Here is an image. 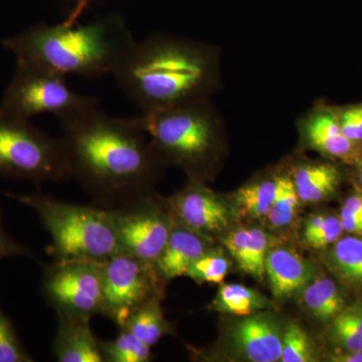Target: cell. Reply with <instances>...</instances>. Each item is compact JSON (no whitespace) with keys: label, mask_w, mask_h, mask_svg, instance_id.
I'll use <instances>...</instances> for the list:
<instances>
[{"label":"cell","mask_w":362,"mask_h":362,"mask_svg":"<svg viewBox=\"0 0 362 362\" xmlns=\"http://www.w3.org/2000/svg\"><path fill=\"white\" fill-rule=\"evenodd\" d=\"M58 120L71 178L95 204L115 209L152 192L166 164L134 119L95 105Z\"/></svg>","instance_id":"obj_1"},{"label":"cell","mask_w":362,"mask_h":362,"mask_svg":"<svg viewBox=\"0 0 362 362\" xmlns=\"http://www.w3.org/2000/svg\"><path fill=\"white\" fill-rule=\"evenodd\" d=\"M112 76L142 113L211 100L223 87L221 49L187 37L152 33L135 40Z\"/></svg>","instance_id":"obj_2"},{"label":"cell","mask_w":362,"mask_h":362,"mask_svg":"<svg viewBox=\"0 0 362 362\" xmlns=\"http://www.w3.org/2000/svg\"><path fill=\"white\" fill-rule=\"evenodd\" d=\"M134 42L123 18L111 14L86 25L39 23L6 37L2 45L16 61L90 78L113 75Z\"/></svg>","instance_id":"obj_3"},{"label":"cell","mask_w":362,"mask_h":362,"mask_svg":"<svg viewBox=\"0 0 362 362\" xmlns=\"http://www.w3.org/2000/svg\"><path fill=\"white\" fill-rule=\"evenodd\" d=\"M134 121L162 160L185 169L190 180L211 173L223 145V122L211 100L147 112Z\"/></svg>","instance_id":"obj_4"},{"label":"cell","mask_w":362,"mask_h":362,"mask_svg":"<svg viewBox=\"0 0 362 362\" xmlns=\"http://www.w3.org/2000/svg\"><path fill=\"white\" fill-rule=\"evenodd\" d=\"M4 194L37 214L51 237L49 252L54 259L103 263L121 252L110 209L59 201L40 192Z\"/></svg>","instance_id":"obj_5"},{"label":"cell","mask_w":362,"mask_h":362,"mask_svg":"<svg viewBox=\"0 0 362 362\" xmlns=\"http://www.w3.org/2000/svg\"><path fill=\"white\" fill-rule=\"evenodd\" d=\"M0 177L35 183L71 180L61 138L0 111Z\"/></svg>","instance_id":"obj_6"},{"label":"cell","mask_w":362,"mask_h":362,"mask_svg":"<svg viewBox=\"0 0 362 362\" xmlns=\"http://www.w3.org/2000/svg\"><path fill=\"white\" fill-rule=\"evenodd\" d=\"M66 78L42 66L16 61L13 78L0 102V111L25 120L44 113L61 119L98 105L96 98L74 92Z\"/></svg>","instance_id":"obj_7"},{"label":"cell","mask_w":362,"mask_h":362,"mask_svg":"<svg viewBox=\"0 0 362 362\" xmlns=\"http://www.w3.org/2000/svg\"><path fill=\"white\" fill-rule=\"evenodd\" d=\"M40 292L56 314L86 320L103 316L101 263L54 259L45 267Z\"/></svg>","instance_id":"obj_8"},{"label":"cell","mask_w":362,"mask_h":362,"mask_svg":"<svg viewBox=\"0 0 362 362\" xmlns=\"http://www.w3.org/2000/svg\"><path fill=\"white\" fill-rule=\"evenodd\" d=\"M103 316L119 328L128 317L152 300H159L162 280L153 263L118 252L101 263Z\"/></svg>","instance_id":"obj_9"},{"label":"cell","mask_w":362,"mask_h":362,"mask_svg":"<svg viewBox=\"0 0 362 362\" xmlns=\"http://www.w3.org/2000/svg\"><path fill=\"white\" fill-rule=\"evenodd\" d=\"M110 209L121 252L156 263L176 223L170 207L164 209L150 192Z\"/></svg>","instance_id":"obj_10"},{"label":"cell","mask_w":362,"mask_h":362,"mask_svg":"<svg viewBox=\"0 0 362 362\" xmlns=\"http://www.w3.org/2000/svg\"><path fill=\"white\" fill-rule=\"evenodd\" d=\"M296 124L304 149L313 150L330 160L350 166L362 153V146L343 134L337 105L319 100L300 116Z\"/></svg>","instance_id":"obj_11"},{"label":"cell","mask_w":362,"mask_h":362,"mask_svg":"<svg viewBox=\"0 0 362 362\" xmlns=\"http://www.w3.org/2000/svg\"><path fill=\"white\" fill-rule=\"evenodd\" d=\"M168 204L177 223L204 235L221 232L230 223L225 202L201 181L190 180Z\"/></svg>","instance_id":"obj_12"},{"label":"cell","mask_w":362,"mask_h":362,"mask_svg":"<svg viewBox=\"0 0 362 362\" xmlns=\"http://www.w3.org/2000/svg\"><path fill=\"white\" fill-rule=\"evenodd\" d=\"M282 337L278 324L266 314L245 316L232 332L235 349L252 362L280 361Z\"/></svg>","instance_id":"obj_13"},{"label":"cell","mask_w":362,"mask_h":362,"mask_svg":"<svg viewBox=\"0 0 362 362\" xmlns=\"http://www.w3.org/2000/svg\"><path fill=\"white\" fill-rule=\"evenodd\" d=\"M52 352L59 362H104L100 341L90 320L57 314Z\"/></svg>","instance_id":"obj_14"},{"label":"cell","mask_w":362,"mask_h":362,"mask_svg":"<svg viewBox=\"0 0 362 362\" xmlns=\"http://www.w3.org/2000/svg\"><path fill=\"white\" fill-rule=\"evenodd\" d=\"M207 250L209 243L206 235L176 221L154 266L164 282L173 280L185 276L188 268Z\"/></svg>","instance_id":"obj_15"},{"label":"cell","mask_w":362,"mask_h":362,"mask_svg":"<svg viewBox=\"0 0 362 362\" xmlns=\"http://www.w3.org/2000/svg\"><path fill=\"white\" fill-rule=\"evenodd\" d=\"M266 275L272 293L279 299L302 291L313 280L314 270L308 262L291 250H270L265 262Z\"/></svg>","instance_id":"obj_16"},{"label":"cell","mask_w":362,"mask_h":362,"mask_svg":"<svg viewBox=\"0 0 362 362\" xmlns=\"http://www.w3.org/2000/svg\"><path fill=\"white\" fill-rule=\"evenodd\" d=\"M333 160L295 162L288 169L300 202L314 204L337 192L342 180L341 169Z\"/></svg>","instance_id":"obj_17"},{"label":"cell","mask_w":362,"mask_h":362,"mask_svg":"<svg viewBox=\"0 0 362 362\" xmlns=\"http://www.w3.org/2000/svg\"><path fill=\"white\" fill-rule=\"evenodd\" d=\"M223 245L243 271L263 280L269 252V237L264 230L256 228L233 230L223 239Z\"/></svg>","instance_id":"obj_18"},{"label":"cell","mask_w":362,"mask_h":362,"mask_svg":"<svg viewBox=\"0 0 362 362\" xmlns=\"http://www.w3.org/2000/svg\"><path fill=\"white\" fill-rule=\"evenodd\" d=\"M302 302L312 316L322 322L332 320L344 309V297L329 277L313 279L302 290Z\"/></svg>","instance_id":"obj_19"},{"label":"cell","mask_w":362,"mask_h":362,"mask_svg":"<svg viewBox=\"0 0 362 362\" xmlns=\"http://www.w3.org/2000/svg\"><path fill=\"white\" fill-rule=\"evenodd\" d=\"M270 305L271 302L266 297L246 286L221 284L211 308L221 313L245 317L258 313Z\"/></svg>","instance_id":"obj_20"},{"label":"cell","mask_w":362,"mask_h":362,"mask_svg":"<svg viewBox=\"0 0 362 362\" xmlns=\"http://www.w3.org/2000/svg\"><path fill=\"white\" fill-rule=\"evenodd\" d=\"M159 302V300H152L143 305L128 317L121 328L129 330L149 346L156 345L170 331V326L164 318Z\"/></svg>","instance_id":"obj_21"},{"label":"cell","mask_w":362,"mask_h":362,"mask_svg":"<svg viewBox=\"0 0 362 362\" xmlns=\"http://www.w3.org/2000/svg\"><path fill=\"white\" fill-rule=\"evenodd\" d=\"M330 263L338 276L350 285H362V239L342 238L331 250Z\"/></svg>","instance_id":"obj_22"},{"label":"cell","mask_w":362,"mask_h":362,"mask_svg":"<svg viewBox=\"0 0 362 362\" xmlns=\"http://www.w3.org/2000/svg\"><path fill=\"white\" fill-rule=\"evenodd\" d=\"M276 173L247 183L233 195L235 204L247 216L254 218L268 216L276 194Z\"/></svg>","instance_id":"obj_23"},{"label":"cell","mask_w":362,"mask_h":362,"mask_svg":"<svg viewBox=\"0 0 362 362\" xmlns=\"http://www.w3.org/2000/svg\"><path fill=\"white\" fill-rule=\"evenodd\" d=\"M331 321L329 338L340 351L362 349V301L343 309Z\"/></svg>","instance_id":"obj_24"},{"label":"cell","mask_w":362,"mask_h":362,"mask_svg":"<svg viewBox=\"0 0 362 362\" xmlns=\"http://www.w3.org/2000/svg\"><path fill=\"white\" fill-rule=\"evenodd\" d=\"M300 199L288 169L276 173V194L269 213V223L272 228H281L289 226L296 216Z\"/></svg>","instance_id":"obj_25"},{"label":"cell","mask_w":362,"mask_h":362,"mask_svg":"<svg viewBox=\"0 0 362 362\" xmlns=\"http://www.w3.org/2000/svg\"><path fill=\"white\" fill-rule=\"evenodd\" d=\"M104 362H148L151 346L141 341L132 332L120 328L114 339L100 341Z\"/></svg>","instance_id":"obj_26"},{"label":"cell","mask_w":362,"mask_h":362,"mask_svg":"<svg viewBox=\"0 0 362 362\" xmlns=\"http://www.w3.org/2000/svg\"><path fill=\"white\" fill-rule=\"evenodd\" d=\"M228 271L230 261L223 256V252L209 249L188 268L185 277L192 279L197 284H221Z\"/></svg>","instance_id":"obj_27"},{"label":"cell","mask_w":362,"mask_h":362,"mask_svg":"<svg viewBox=\"0 0 362 362\" xmlns=\"http://www.w3.org/2000/svg\"><path fill=\"white\" fill-rule=\"evenodd\" d=\"M343 232L344 230L339 218L317 214L307 221L303 238L309 246L314 249H323L337 242Z\"/></svg>","instance_id":"obj_28"},{"label":"cell","mask_w":362,"mask_h":362,"mask_svg":"<svg viewBox=\"0 0 362 362\" xmlns=\"http://www.w3.org/2000/svg\"><path fill=\"white\" fill-rule=\"evenodd\" d=\"M315 361L313 345L306 331L296 323L287 326L282 337L280 361L309 362Z\"/></svg>","instance_id":"obj_29"},{"label":"cell","mask_w":362,"mask_h":362,"mask_svg":"<svg viewBox=\"0 0 362 362\" xmlns=\"http://www.w3.org/2000/svg\"><path fill=\"white\" fill-rule=\"evenodd\" d=\"M33 357L23 346L13 323L0 308V362H32Z\"/></svg>","instance_id":"obj_30"},{"label":"cell","mask_w":362,"mask_h":362,"mask_svg":"<svg viewBox=\"0 0 362 362\" xmlns=\"http://www.w3.org/2000/svg\"><path fill=\"white\" fill-rule=\"evenodd\" d=\"M337 110L343 134L362 146V101L344 106L337 105Z\"/></svg>","instance_id":"obj_31"},{"label":"cell","mask_w":362,"mask_h":362,"mask_svg":"<svg viewBox=\"0 0 362 362\" xmlns=\"http://www.w3.org/2000/svg\"><path fill=\"white\" fill-rule=\"evenodd\" d=\"M23 256H33L32 252L7 233L2 223V213L0 211V261L9 257Z\"/></svg>","instance_id":"obj_32"},{"label":"cell","mask_w":362,"mask_h":362,"mask_svg":"<svg viewBox=\"0 0 362 362\" xmlns=\"http://www.w3.org/2000/svg\"><path fill=\"white\" fill-rule=\"evenodd\" d=\"M339 216L362 218V194H352L345 199Z\"/></svg>","instance_id":"obj_33"},{"label":"cell","mask_w":362,"mask_h":362,"mask_svg":"<svg viewBox=\"0 0 362 362\" xmlns=\"http://www.w3.org/2000/svg\"><path fill=\"white\" fill-rule=\"evenodd\" d=\"M90 0H77L76 2L75 6L71 9V13H69V16H66L65 21H63L64 23L66 25H77L78 18L82 16V14L84 13L86 8H87L88 6H89Z\"/></svg>","instance_id":"obj_34"},{"label":"cell","mask_w":362,"mask_h":362,"mask_svg":"<svg viewBox=\"0 0 362 362\" xmlns=\"http://www.w3.org/2000/svg\"><path fill=\"white\" fill-rule=\"evenodd\" d=\"M334 362H362V349L357 351H338L329 357Z\"/></svg>","instance_id":"obj_35"},{"label":"cell","mask_w":362,"mask_h":362,"mask_svg":"<svg viewBox=\"0 0 362 362\" xmlns=\"http://www.w3.org/2000/svg\"><path fill=\"white\" fill-rule=\"evenodd\" d=\"M351 166L354 168V178H356L357 187H358L362 192V153Z\"/></svg>","instance_id":"obj_36"},{"label":"cell","mask_w":362,"mask_h":362,"mask_svg":"<svg viewBox=\"0 0 362 362\" xmlns=\"http://www.w3.org/2000/svg\"></svg>","instance_id":"obj_37"}]
</instances>
